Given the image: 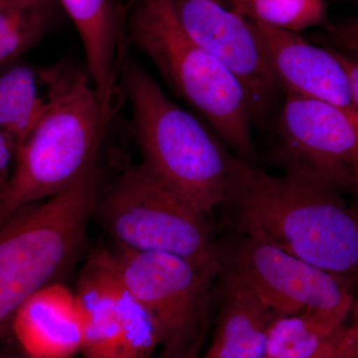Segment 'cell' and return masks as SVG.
Segmentation results:
<instances>
[{"instance_id":"cell-1","label":"cell","mask_w":358,"mask_h":358,"mask_svg":"<svg viewBox=\"0 0 358 358\" xmlns=\"http://www.w3.org/2000/svg\"><path fill=\"white\" fill-rule=\"evenodd\" d=\"M223 220L230 231L355 284L358 220L343 193L303 176H275L226 154Z\"/></svg>"},{"instance_id":"cell-2","label":"cell","mask_w":358,"mask_h":358,"mask_svg":"<svg viewBox=\"0 0 358 358\" xmlns=\"http://www.w3.org/2000/svg\"><path fill=\"white\" fill-rule=\"evenodd\" d=\"M115 109L105 107L86 67L58 64L50 105L15 150L13 171L0 197V223L49 199L96 164Z\"/></svg>"},{"instance_id":"cell-3","label":"cell","mask_w":358,"mask_h":358,"mask_svg":"<svg viewBox=\"0 0 358 358\" xmlns=\"http://www.w3.org/2000/svg\"><path fill=\"white\" fill-rule=\"evenodd\" d=\"M103 187L96 164L57 194L0 223V338L23 303L76 261Z\"/></svg>"},{"instance_id":"cell-4","label":"cell","mask_w":358,"mask_h":358,"mask_svg":"<svg viewBox=\"0 0 358 358\" xmlns=\"http://www.w3.org/2000/svg\"><path fill=\"white\" fill-rule=\"evenodd\" d=\"M119 81L133 110L131 131L141 164L196 210L210 216L225 192V148L196 117L171 102L128 54Z\"/></svg>"},{"instance_id":"cell-5","label":"cell","mask_w":358,"mask_h":358,"mask_svg":"<svg viewBox=\"0 0 358 358\" xmlns=\"http://www.w3.org/2000/svg\"><path fill=\"white\" fill-rule=\"evenodd\" d=\"M129 34L169 87L203 115L235 155L255 162L251 117L241 84L186 33L173 1L133 0Z\"/></svg>"},{"instance_id":"cell-6","label":"cell","mask_w":358,"mask_h":358,"mask_svg":"<svg viewBox=\"0 0 358 358\" xmlns=\"http://www.w3.org/2000/svg\"><path fill=\"white\" fill-rule=\"evenodd\" d=\"M94 214L115 245L171 254L216 279L220 274L217 238L210 221L141 162L126 167L103 187Z\"/></svg>"},{"instance_id":"cell-7","label":"cell","mask_w":358,"mask_h":358,"mask_svg":"<svg viewBox=\"0 0 358 358\" xmlns=\"http://www.w3.org/2000/svg\"><path fill=\"white\" fill-rule=\"evenodd\" d=\"M124 289L155 317L162 350L201 348L214 299L213 275L180 257L115 245L98 252Z\"/></svg>"},{"instance_id":"cell-8","label":"cell","mask_w":358,"mask_h":358,"mask_svg":"<svg viewBox=\"0 0 358 358\" xmlns=\"http://www.w3.org/2000/svg\"><path fill=\"white\" fill-rule=\"evenodd\" d=\"M220 274L255 294L275 315L333 308L353 296L352 282L239 233L217 239Z\"/></svg>"},{"instance_id":"cell-9","label":"cell","mask_w":358,"mask_h":358,"mask_svg":"<svg viewBox=\"0 0 358 358\" xmlns=\"http://www.w3.org/2000/svg\"><path fill=\"white\" fill-rule=\"evenodd\" d=\"M284 94L275 160L286 173L341 193L357 190L358 122L331 103Z\"/></svg>"},{"instance_id":"cell-10","label":"cell","mask_w":358,"mask_h":358,"mask_svg":"<svg viewBox=\"0 0 358 358\" xmlns=\"http://www.w3.org/2000/svg\"><path fill=\"white\" fill-rule=\"evenodd\" d=\"M75 296L83 320V358H152L162 346L152 313L124 289L98 252L85 266Z\"/></svg>"},{"instance_id":"cell-11","label":"cell","mask_w":358,"mask_h":358,"mask_svg":"<svg viewBox=\"0 0 358 358\" xmlns=\"http://www.w3.org/2000/svg\"><path fill=\"white\" fill-rule=\"evenodd\" d=\"M186 33L241 84L250 117L262 124L281 91L251 22L214 0H171Z\"/></svg>"},{"instance_id":"cell-12","label":"cell","mask_w":358,"mask_h":358,"mask_svg":"<svg viewBox=\"0 0 358 358\" xmlns=\"http://www.w3.org/2000/svg\"><path fill=\"white\" fill-rule=\"evenodd\" d=\"M280 90L336 106L358 122V105L341 66L329 49L288 31L250 20Z\"/></svg>"},{"instance_id":"cell-13","label":"cell","mask_w":358,"mask_h":358,"mask_svg":"<svg viewBox=\"0 0 358 358\" xmlns=\"http://www.w3.org/2000/svg\"><path fill=\"white\" fill-rule=\"evenodd\" d=\"M11 327L27 357L72 358L81 350L83 320L76 296L61 282H51L29 296Z\"/></svg>"},{"instance_id":"cell-14","label":"cell","mask_w":358,"mask_h":358,"mask_svg":"<svg viewBox=\"0 0 358 358\" xmlns=\"http://www.w3.org/2000/svg\"><path fill=\"white\" fill-rule=\"evenodd\" d=\"M76 26L86 70L103 105L119 107V75L126 45L115 0H59Z\"/></svg>"},{"instance_id":"cell-15","label":"cell","mask_w":358,"mask_h":358,"mask_svg":"<svg viewBox=\"0 0 358 358\" xmlns=\"http://www.w3.org/2000/svg\"><path fill=\"white\" fill-rule=\"evenodd\" d=\"M215 331L205 358H266L275 313L239 282L218 275Z\"/></svg>"},{"instance_id":"cell-16","label":"cell","mask_w":358,"mask_h":358,"mask_svg":"<svg viewBox=\"0 0 358 358\" xmlns=\"http://www.w3.org/2000/svg\"><path fill=\"white\" fill-rule=\"evenodd\" d=\"M0 72V129L16 148L50 105L58 64L46 68L13 63Z\"/></svg>"},{"instance_id":"cell-17","label":"cell","mask_w":358,"mask_h":358,"mask_svg":"<svg viewBox=\"0 0 358 358\" xmlns=\"http://www.w3.org/2000/svg\"><path fill=\"white\" fill-rule=\"evenodd\" d=\"M355 306V296H350L336 308L275 315L268 329L266 358L315 357L348 327Z\"/></svg>"},{"instance_id":"cell-18","label":"cell","mask_w":358,"mask_h":358,"mask_svg":"<svg viewBox=\"0 0 358 358\" xmlns=\"http://www.w3.org/2000/svg\"><path fill=\"white\" fill-rule=\"evenodd\" d=\"M53 15L54 0H0V69L42 38Z\"/></svg>"},{"instance_id":"cell-19","label":"cell","mask_w":358,"mask_h":358,"mask_svg":"<svg viewBox=\"0 0 358 358\" xmlns=\"http://www.w3.org/2000/svg\"><path fill=\"white\" fill-rule=\"evenodd\" d=\"M242 15L294 33L315 26L333 29L324 0H244Z\"/></svg>"},{"instance_id":"cell-20","label":"cell","mask_w":358,"mask_h":358,"mask_svg":"<svg viewBox=\"0 0 358 358\" xmlns=\"http://www.w3.org/2000/svg\"><path fill=\"white\" fill-rule=\"evenodd\" d=\"M15 147L13 141L0 129V197L6 190L13 171Z\"/></svg>"},{"instance_id":"cell-21","label":"cell","mask_w":358,"mask_h":358,"mask_svg":"<svg viewBox=\"0 0 358 358\" xmlns=\"http://www.w3.org/2000/svg\"><path fill=\"white\" fill-rule=\"evenodd\" d=\"M333 358H358V324L355 319L346 327L334 350Z\"/></svg>"},{"instance_id":"cell-22","label":"cell","mask_w":358,"mask_h":358,"mask_svg":"<svg viewBox=\"0 0 358 358\" xmlns=\"http://www.w3.org/2000/svg\"><path fill=\"white\" fill-rule=\"evenodd\" d=\"M331 52V55L336 59V61L341 66L348 84H350V91H352L353 101L358 105V65L357 61L355 58L348 57L341 52L334 50V49L327 48Z\"/></svg>"},{"instance_id":"cell-23","label":"cell","mask_w":358,"mask_h":358,"mask_svg":"<svg viewBox=\"0 0 358 358\" xmlns=\"http://www.w3.org/2000/svg\"><path fill=\"white\" fill-rule=\"evenodd\" d=\"M200 348L186 350V352H169L162 350L159 358H199Z\"/></svg>"},{"instance_id":"cell-24","label":"cell","mask_w":358,"mask_h":358,"mask_svg":"<svg viewBox=\"0 0 358 358\" xmlns=\"http://www.w3.org/2000/svg\"><path fill=\"white\" fill-rule=\"evenodd\" d=\"M345 329L343 331V333L339 334V336H336V338H334L333 341H329L327 345H324V348H322V350H320V352L317 353V355H315V357L313 358H333L334 350H336L339 339H341V336H343Z\"/></svg>"},{"instance_id":"cell-25","label":"cell","mask_w":358,"mask_h":358,"mask_svg":"<svg viewBox=\"0 0 358 358\" xmlns=\"http://www.w3.org/2000/svg\"><path fill=\"white\" fill-rule=\"evenodd\" d=\"M214 1L219 2V3L222 4V6H224V4L227 3V2L229 1V0H214Z\"/></svg>"},{"instance_id":"cell-26","label":"cell","mask_w":358,"mask_h":358,"mask_svg":"<svg viewBox=\"0 0 358 358\" xmlns=\"http://www.w3.org/2000/svg\"><path fill=\"white\" fill-rule=\"evenodd\" d=\"M7 358H31L29 357H27V355H23V357H7Z\"/></svg>"}]
</instances>
